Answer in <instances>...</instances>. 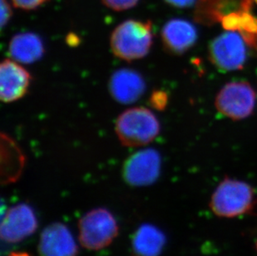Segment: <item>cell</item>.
<instances>
[{"mask_svg":"<svg viewBox=\"0 0 257 256\" xmlns=\"http://www.w3.org/2000/svg\"><path fill=\"white\" fill-rule=\"evenodd\" d=\"M208 52L214 65L224 72L242 68L247 58L245 39L235 30H228L215 38L209 45Z\"/></svg>","mask_w":257,"mask_h":256,"instance_id":"6","label":"cell"},{"mask_svg":"<svg viewBox=\"0 0 257 256\" xmlns=\"http://www.w3.org/2000/svg\"><path fill=\"white\" fill-rule=\"evenodd\" d=\"M38 226V219L33 208L28 204H18L3 215L0 236L6 243L16 244L34 234Z\"/></svg>","mask_w":257,"mask_h":256,"instance_id":"7","label":"cell"},{"mask_svg":"<svg viewBox=\"0 0 257 256\" xmlns=\"http://www.w3.org/2000/svg\"><path fill=\"white\" fill-rule=\"evenodd\" d=\"M139 0H102L107 7L116 11H123L134 8Z\"/></svg>","mask_w":257,"mask_h":256,"instance_id":"16","label":"cell"},{"mask_svg":"<svg viewBox=\"0 0 257 256\" xmlns=\"http://www.w3.org/2000/svg\"><path fill=\"white\" fill-rule=\"evenodd\" d=\"M153 42L150 21L126 20L112 32L110 47L116 57L131 62L144 58L150 51Z\"/></svg>","mask_w":257,"mask_h":256,"instance_id":"1","label":"cell"},{"mask_svg":"<svg viewBox=\"0 0 257 256\" xmlns=\"http://www.w3.org/2000/svg\"><path fill=\"white\" fill-rule=\"evenodd\" d=\"M9 256H31L28 253L25 251H14L10 253Z\"/></svg>","mask_w":257,"mask_h":256,"instance_id":"21","label":"cell"},{"mask_svg":"<svg viewBox=\"0 0 257 256\" xmlns=\"http://www.w3.org/2000/svg\"><path fill=\"white\" fill-rule=\"evenodd\" d=\"M15 7L25 10H35L49 0H11Z\"/></svg>","mask_w":257,"mask_h":256,"instance_id":"18","label":"cell"},{"mask_svg":"<svg viewBox=\"0 0 257 256\" xmlns=\"http://www.w3.org/2000/svg\"><path fill=\"white\" fill-rule=\"evenodd\" d=\"M12 16V10L7 0H1V27L5 28Z\"/></svg>","mask_w":257,"mask_h":256,"instance_id":"19","label":"cell"},{"mask_svg":"<svg viewBox=\"0 0 257 256\" xmlns=\"http://www.w3.org/2000/svg\"><path fill=\"white\" fill-rule=\"evenodd\" d=\"M195 1L196 0H166V2L176 8L191 7Z\"/></svg>","mask_w":257,"mask_h":256,"instance_id":"20","label":"cell"},{"mask_svg":"<svg viewBox=\"0 0 257 256\" xmlns=\"http://www.w3.org/2000/svg\"><path fill=\"white\" fill-rule=\"evenodd\" d=\"M110 90L118 102L130 103L143 94L144 82L135 72L125 69L119 70L112 75L110 81Z\"/></svg>","mask_w":257,"mask_h":256,"instance_id":"12","label":"cell"},{"mask_svg":"<svg viewBox=\"0 0 257 256\" xmlns=\"http://www.w3.org/2000/svg\"><path fill=\"white\" fill-rule=\"evenodd\" d=\"M9 51L13 60L29 64L42 58L44 53V44L36 34L25 33L17 34L11 39Z\"/></svg>","mask_w":257,"mask_h":256,"instance_id":"14","label":"cell"},{"mask_svg":"<svg viewBox=\"0 0 257 256\" xmlns=\"http://www.w3.org/2000/svg\"><path fill=\"white\" fill-rule=\"evenodd\" d=\"M2 135V182L11 183L20 177L25 158L20 148L10 138Z\"/></svg>","mask_w":257,"mask_h":256,"instance_id":"15","label":"cell"},{"mask_svg":"<svg viewBox=\"0 0 257 256\" xmlns=\"http://www.w3.org/2000/svg\"><path fill=\"white\" fill-rule=\"evenodd\" d=\"M162 39L167 51L173 54H183L196 44L197 29L189 21L174 19L163 27Z\"/></svg>","mask_w":257,"mask_h":256,"instance_id":"11","label":"cell"},{"mask_svg":"<svg viewBox=\"0 0 257 256\" xmlns=\"http://www.w3.org/2000/svg\"><path fill=\"white\" fill-rule=\"evenodd\" d=\"M254 202L255 193L249 184L226 178L212 194L210 206L220 217L233 218L249 212Z\"/></svg>","mask_w":257,"mask_h":256,"instance_id":"3","label":"cell"},{"mask_svg":"<svg viewBox=\"0 0 257 256\" xmlns=\"http://www.w3.org/2000/svg\"><path fill=\"white\" fill-rule=\"evenodd\" d=\"M256 248H257V244H256Z\"/></svg>","mask_w":257,"mask_h":256,"instance_id":"22","label":"cell"},{"mask_svg":"<svg viewBox=\"0 0 257 256\" xmlns=\"http://www.w3.org/2000/svg\"><path fill=\"white\" fill-rule=\"evenodd\" d=\"M256 96L247 82L235 81L226 83L215 100V106L219 113L232 119L241 120L252 113L255 108Z\"/></svg>","mask_w":257,"mask_h":256,"instance_id":"5","label":"cell"},{"mask_svg":"<svg viewBox=\"0 0 257 256\" xmlns=\"http://www.w3.org/2000/svg\"><path fill=\"white\" fill-rule=\"evenodd\" d=\"M160 170V156L156 151H140L133 155L124 165V180L130 186H149L157 181Z\"/></svg>","mask_w":257,"mask_h":256,"instance_id":"8","label":"cell"},{"mask_svg":"<svg viewBox=\"0 0 257 256\" xmlns=\"http://www.w3.org/2000/svg\"><path fill=\"white\" fill-rule=\"evenodd\" d=\"M118 234L114 215L106 208L89 210L78 221V238L82 246L99 250L112 244Z\"/></svg>","mask_w":257,"mask_h":256,"instance_id":"4","label":"cell"},{"mask_svg":"<svg viewBox=\"0 0 257 256\" xmlns=\"http://www.w3.org/2000/svg\"><path fill=\"white\" fill-rule=\"evenodd\" d=\"M115 132L122 145L138 148L148 145L158 137L160 124L149 109L134 107L123 111L116 119Z\"/></svg>","mask_w":257,"mask_h":256,"instance_id":"2","label":"cell"},{"mask_svg":"<svg viewBox=\"0 0 257 256\" xmlns=\"http://www.w3.org/2000/svg\"><path fill=\"white\" fill-rule=\"evenodd\" d=\"M38 250L39 256H77L78 247L68 226L54 222L42 231Z\"/></svg>","mask_w":257,"mask_h":256,"instance_id":"9","label":"cell"},{"mask_svg":"<svg viewBox=\"0 0 257 256\" xmlns=\"http://www.w3.org/2000/svg\"><path fill=\"white\" fill-rule=\"evenodd\" d=\"M164 233L155 225L143 224L134 233L133 250L135 256H159L166 244Z\"/></svg>","mask_w":257,"mask_h":256,"instance_id":"13","label":"cell"},{"mask_svg":"<svg viewBox=\"0 0 257 256\" xmlns=\"http://www.w3.org/2000/svg\"><path fill=\"white\" fill-rule=\"evenodd\" d=\"M151 106L158 110H163L168 104V95L163 91H156L150 97Z\"/></svg>","mask_w":257,"mask_h":256,"instance_id":"17","label":"cell"},{"mask_svg":"<svg viewBox=\"0 0 257 256\" xmlns=\"http://www.w3.org/2000/svg\"><path fill=\"white\" fill-rule=\"evenodd\" d=\"M31 76L20 63L5 59L0 66V98L10 103L22 98L29 89Z\"/></svg>","mask_w":257,"mask_h":256,"instance_id":"10","label":"cell"}]
</instances>
